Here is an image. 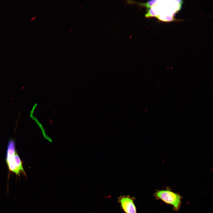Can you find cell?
I'll return each instance as SVG.
<instances>
[{
    "label": "cell",
    "mask_w": 213,
    "mask_h": 213,
    "mask_svg": "<svg viewBox=\"0 0 213 213\" xmlns=\"http://www.w3.org/2000/svg\"><path fill=\"white\" fill-rule=\"evenodd\" d=\"M154 196L157 199L160 200L165 203L173 206L176 211L180 208L181 204V196L169 189L157 190Z\"/></svg>",
    "instance_id": "cell-1"
},
{
    "label": "cell",
    "mask_w": 213,
    "mask_h": 213,
    "mask_svg": "<svg viewBox=\"0 0 213 213\" xmlns=\"http://www.w3.org/2000/svg\"><path fill=\"white\" fill-rule=\"evenodd\" d=\"M6 160L10 171L17 175H20L21 173L25 175L22 161L16 151L14 155L6 156Z\"/></svg>",
    "instance_id": "cell-2"
},
{
    "label": "cell",
    "mask_w": 213,
    "mask_h": 213,
    "mask_svg": "<svg viewBox=\"0 0 213 213\" xmlns=\"http://www.w3.org/2000/svg\"><path fill=\"white\" fill-rule=\"evenodd\" d=\"M135 199L129 195L121 196L117 198L118 202L125 213H137V208L134 203Z\"/></svg>",
    "instance_id": "cell-3"
},
{
    "label": "cell",
    "mask_w": 213,
    "mask_h": 213,
    "mask_svg": "<svg viewBox=\"0 0 213 213\" xmlns=\"http://www.w3.org/2000/svg\"><path fill=\"white\" fill-rule=\"evenodd\" d=\"M158 1L152 0L149 1L146 3H141L131 0L126 1L127 4H136L140 8L145 7L147 9L155 5Z\"/></svg>",
    "instance_id": "cell-4"
},
{
    "label": "cell",
    "mask_w": 213,
    "mask_h": 213,
    "mask_svg": "<svg viewBox=\"0 0 213 213\" xmlns=\"http://www.w3.org/2000/svg\"><path fill=\"white\" fill-rule=\"evenodd\" d=\"M155 17L160 20L165 22H170L175 20L173 16L157 15Z\"/></svg>",
    "instance_id": "cell-5"
}]
</instances>
